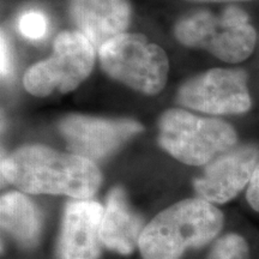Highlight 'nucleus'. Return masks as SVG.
Wrapping results in <instances>:
<instances>
[{"mask_svg":"<svg viewBox=\"0 0 259 259\" xmlns=\"http://www.w3.org/2000/svg\"><path fill=\"white\" fill-rule=\"evenodd\" d=\"M3 180L32 194H65L90 198L101 184L94 161L59 153L44 145H25L2 161Z\"/></svg>","mask_w":259,"mask_h":259,"instance_id":"1","label":"nucleus"},{"mask_svg":"<svg viewBox=\"0 0 259 259\" xmlns=\"http://www.w3.org/2000/svg\"><path fill=\"white\" fill-rule=\"evenodd\" d=\"M223 213L200 198L185 199L163 210L144 227L139 250L144 259H179L189 247H202L219 234Z\"/></svg>","mask_w":259,"mask_h":259,"instance_id":"2","label":"nucleus"},{"mask_svg":"<svg viewBox=\"0 0 259 259\" xmlns=\"http://www.w3.org/2000/svg\"><path fill=\"white\" fill-rule=\"evenodd\" d=\"M174 32L184 46L205 50L226 63L247 59L257 41L248 15L234 5L219 14L206 10L192 12L178 22Z\"/></svg>","mask_w":259,"mask_h":259,"instance_id":"3","label":"nucleus"},{"mask_svg":"<svg viewBox=\"0 0 259 259\" xmlns=\"http://www.w3.org/2000/svg\"><path fill=\"white\" fill-rule=\"evenodd\" d=\"M236 141L233 126L184 109H169L158 121V143L171 156L190 166L208 164L234 148Z\"/></svg>","mask_w":259,"mask_h":259,"instance_id":"4","label":"nucleus"},{"mask_svg":"<svg viewBox=\"0 0 259 259\" xmlns=\"http://www.w3.org/2000/svg\"><path fill=\"white\" fill-rule=\"evenodd\" d=\"M105 72L144 95L161 93L167 82L169 64L166 52L142 34L119 35L99 50Z\"/></svg>","mask_w":259,"mask_h":259,"instance_id":"5","label":"nucleus"},{"mask_svg":"<svg viewBox=\"0 0 259 259\" xmlns=\"http://www.w3.org/2000/svg\"><path fill=\"white\" fill-rule=\"evenodd\" d=\"M95 47L80 31H64L54 41L53 53L32 65L24 74V88L31 95L72 92L92 72Z\"/></svg>","mask_w":259,"mask_h":259,"instance_id":"6","label":"nucleus"},{"mask_svg":"<svg viewBox=\"0 0 259 259\" xmlns=\"http://www.w3.org/2000/svg\"><path fill=\"white\" fill-rule=\"evenodd\" d=\"M177 97L186 108L213 115L242 114L252 105L247 73L240 69H212L194 76Z\"/></svg>","mask_w":259,"mask_h":259,"instance_id":"7","label":"nucleus"},{"mask_svg":"<svg viewBox=\"0 0 259 259\" xmlns=\"http://www.w3.org/2000/svg\"><path fill=\"white\" fill-rule=\"evenodd\" d=\"M142 126L130 119H103L73 114L63 119L60 132L72 154L100 160L142 132Z\"/></svg>","mask_w":259,"mask_h":259,"instance_id":"8","label":"nucleus"},{"mask_svg":"<svg viewBox=\"0 0 259 259\" xmlns=\"http://www.w3.org/2000/svg\"><path fill=\"white\" fill-rule=\"evenodd\" d=\"M258 163L257 145L232 148L206 164L202 176L194 180V190L200 199L209 203L229 202L250 184Z\"/></svg>","mask_w":259,"mask_h":259,"instance_id":"9","label":"nucleus"},{"mask_svg":"<svg viewBox=\"0 0 259 259\" xmlns=\"http://www.w3.org/2000/svg\"><path fill=\"white\" fill-rule=\"evenodd\" d=\"M105 209L93 200L69 202L64 212L59 240L60 259H97Z\"/></svg>","mask_w":259,"mask_h":259,"instance_id":"10","label":"nucleus"},{"mask_svg":"<svg viewBox=\"0 0 259 259\" xmlns=\"http://www.w3.org/2000/svg\"><path fill=\"white\" fill-rule=\"evenodd\" d=\"M70 11L77 28L97 50L124 34L131 15L127 0H71Z\"/></svg>","mask_w":259,"mask_h":259,"instance_id":"11","label":"nucleus"},{"mask_svg":"<svg viewBox=\"0 0 259 259\" xmlns=\"http://www.w3.org/2000/svg\"><path fill=\"white\" fill-rule=\"evenodd\" d=\"M143 229V220L128 206L124 190H112L102 219V244L118 253L130 254L139 244Z\"/></svg>","mask_w":259,"mask_h":259,"instance_id":"12","label":"nucleus"},{"mask_svg":"<svg viewBox=\"0 0 259 259\" xmlns=\"http://www.w3.org/2000/svg\"><path fill=\"white\" fill-rule=\"evenodd\" d=\"M2 228L23 247L36 245L41 234V213L21 192H9L0 202Z\"/></svg>","mask_w":259,"mask_h":259,"instance_id":"13","label":"nucleus"},{"mask_svg":"<svg viewBox=\"0 0 259 259\" xmlns=\"http://www.w3.org/2000/svg\"><path fill=\"white\" fill-rule=\"evenodd\" d=\"M247 242L238 234H227L213 245L208 259H248Z\"/></svg>","mask_w":259,"mask_h":259,"instance_id":"14","label":"nucleus"},{"mask_svg":"<svg viewBox=\"0 0 259 259\" xmlns=\"http://www.w3.org/2000/svg\"><path fill=\"white\" fill-rule=\"evenodd\" d=\"M18 30L30 40H41L46 36L48 30L47 17L36 10L24 12L18 19Z\"/></svg>","mask_w":259,"mask_h":259,"instance_id":"15","label":"nucleus"},{"mask_svg":"<svg viewBox=\"0 0 259 259\" xmlns=\"http://www.w3.org/2000/svg\"><path fill=\"white\" fill-rule=\"evenodd\" d=\"M246 197H247V202L252 206V209L259 212V163L255 167L253 176L248 184Z\"/></svg>","mask_w":259,"mask_h":259,"instance_id":"16","label":"nucleus"},{"mask_svg":"<svg viewBox=\"0 0 259 259\" xmlns=\"http://www.w3.org/2000/svg\"><path fill=\"white\" fill-rule=\"evenodd\" d=\"M2 76L8 77L10 72H11V58H10V50H9V44L8 40H6L4 32L2 34Z\"/></svg>","mask_w":259,"mask_h":259,"instance_id":"17","label":"nucleus"},{"mask_svg":"<svg viewBox=\"0 0 259 259\" xmlns=\"http://www.w3.org/2000/svg\"><path fill=\"white\" fill-rule=\"evenodd\" d=\"M196 3H239V2H251V0H190Z\"/></svg>","mask_w":259,"mask_h":259,"instance_id":"18","label":"nucleus"}]
</instances>
